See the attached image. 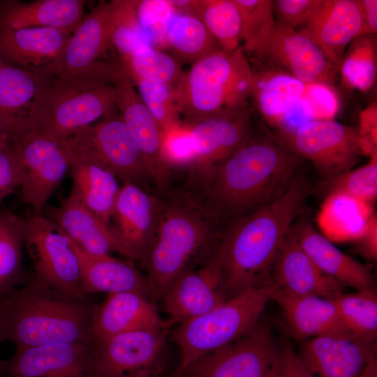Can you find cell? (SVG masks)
<instances>
[{"label":"cell","instance_id":"cell-13","mask_svg":"<svg viewBox=\"0 0 377 377\" xmlns=\"http://www.w3.org/2000/svg\"><path fill=\"white\" fill-rule=\"evenodd\" d=\"M314 377H377L375 342L352 335L306 341L298 353Z\"/></svg>","mask_w":377,"mask_h":377},{"label":"cell","instance_id":"cell-23","mask_svg":"<svg viewBox=\"0 0 377 377\" xmlns=\"http://www.w3.org/2000/svg\"><path fill=\"white\" fill-rule=\"evenodd\" d=\"M264 286L290 295H316L331 300L344 289L315 265L290 231L276 256L269 281Z\"/></svg>","mask_w":377,"mask_h":377},{"label":"cell","instance_id":"cell-29","mask_svg":"<svg viewBox=\"0 0 377 377\" xmlns=\"http://www.w3.org/2000/svg\"><path fill=\"white\" fill-rule=\"evenodd\" d=\"M59 140L68 156L73 180L71 192L92 213L110 224L121 187L118 178L96 159L69 148L61 139Z\"/></svg>","mask_w":377,"mask_h":377},{"label":"cell","instance_id":"cell-48","mask_svg":"<svg viewBox=\"0 0 377 377\" xmlns=\"http://www.w3.org/2000/svg\"><path fill=\"white\" fill-rule=\"evenodd\" d=\"M20 175L17 160L6 134L0 135V202L20 186Z\"/></svg>","mask_w":377,"mask_h":377},{"label":"cell","instance_id":"cell-33","mask_svg":"<svg viewBox=\"0 0 377 377\" xmlns=\"http://www.w3.org/2000/svg\"><path fill=\"white\" fill-rule=\"evenodd\" d=\"M309 84L287 73L255 74L251 94L258 110L271 124L282 125L290 110L304 96Z\"/></svg>","mask_w":377,"mask_h":377},{"label":"cell","instance_id":"cell-52","mask_svg":"<svg viewBox=\"0 0 377 377\" xmlns=\"http://www.w3.org/2000/svg\"><path fill=\"white\" fill-rule=\"evenodd\" d=\"M357 251L364 258L376 261L377 258V216L375 212L362 235L354 242Z\"/></svg>","mask_w":377,"mask_h":377},{"label":"cell","instance_id":"cell-42","mask_svg":"<svg viewBox=\"0 0 377 377\" xmlns=\"http://www.w3.org/2000/svg\"><path fill=\"white\" fill-rule=\"evenodd\" d=\"M242 20L244 50L256 56L270 36L276 20L272 0H234Z\"/></svg>","mask_w":377,"mask_h":377},{"label":"cell","instance_id":"cell-55","mask_svg":"<svg viewBox=\"0 0 377 377\" xmlns=\"http://www.w3.org/2000/svg\"><path fill=\"white\" fill-rule=\"evenodd\" d=\"M3 128H2V126L0 123V135L3 133Z\"/></svg>","mask_w":377,"mask_h":377},{"label":"cell","instance_id":"cell-7","mask_svg":"<svg viewBox=\"0 0 377 377\" xmlns=\"http://www.w3.org/2000/svg\"><path fill=\"white\" fill-rule=\"evenodd\" d=\"M269 300L263 287L250 288L204 314L179 323L172 333L181 354L172 377H179L199 358L251 332L258 325Z\"/></svg>","mask_w":377,"mask_h":377},{"label":"cell","instance_id":"cell-4","mask_svg":"<svg viewBox=\"0 0 377 377\" xmlns=\"http://www.w3.org/2000/svg\"><path fill=\"white\" fill-rule=\"evenodd\" d=\"M120 67L98 61L82 73L63 80L42 77L20 127L63 139L104 117L116 108L114 82ZM14 132V133H15Z\"/></svg>","mask_w":377,"mask_h":377},{"label":"cell","instance_id":"cell-56","mask_svg":"<svg viewBox=\"0 0 377 377\" xmlns=\"http://www.w3.org/2000/svg\"><path fill=\"white\" fill-rule=\"evenodd\" d=\"M269 377V376H268Z\"/></svg>","mask_w":377,"mask_h":377},{"label":"cell","instance_id":"cell-37","mask_svg":"<svg viewBox=\"0 0 377 377\" xmlns=\"http://www.w3.org/2000/svg\"><path fill=\"white\" fill-rule=\"evenodd\" d=\"M348 333L375 342L377 337V295L374 288L341 293L332 300Z\"/></svg>","mask_w":377,"mask_h":377},{"label":"cell","instance_id":"cell-8","mask_svg":"<svg viewBox=\"0 0 377 377\" xmlns=\"http://www.w3.org/2000/svg\"><path fill=\"white\" fill-rule=\"evenodd\" d=\"M6 135L20 170V200L40 214L69 170L66 151L60 140L33 131Z\"/></svg>","mask_w":377,"mask_h":377},{"label":"cell","instance_id":"cell-45","mask_svg":"<svg viewBox=\"0 0 377 377\" xmlns=\"http://www.w3.org/2000/svg\"><path fill=\"white\" fill-rule=\"evenodd\" d=\"M163 156L170 170L189 167L193 158V146L187 126L181 124L163 133Z\"/></svg>","mask_w":377,"mask_h":377},{"label":"cell","instance_id":"cell-32","mask_svg":"<svg viewBox=\"0 0 377 377\" xmlns=\"http://www.w3.org/2000/svg\"><path fill=\"white\" fill-rule=\"evenodd\" d=\"M375 213L374 204L348 195L325 197L317 216L320 232L332 242H355Z\"/></svg>","mask_w":377,"mask_h":377},{"label":"cell","instance_id":"cell-40","mask_svg":"<svg viewBox=\"0 0 377 377\" xmlns=\"http://www.w3.org/2000/svg\"><path fill=\"white\" fill-rule=\"evenodd\" d=\"M376 47L375 35L359 36L349 45L339 68L348 87L363 92L373 87L377 72Z\"/></svg>","mask_w":377,"mask_h":377},{"label":"cell","instance_id":"cell-47","mask_svg":"<svg viewBox=\"0 0 377 377\" xmlns=\"http://www.w3.org/2000/svg\"><path fill=\"white\" fill-rule=\"evenodd\" d=\"M137 12L140 25L149 38L151 30L152 35L158 31L165 37L166 23L175 13L169 0L139 1Z\"/></svg>","mask_w":377,"mask_h":377},{"label":"cell","instance_id":"cell-21","mask_svg":"<svg viewBox=\"0 0 377 377\" xmlns=\"http://www.w3.org/2000/svg\"><path fill=\"white\" fill-rule=\"evenodd\" d=\"M112 5L110 2L101 1L83 17L45 77L63 80L89 69L112 45Z\"/></svg>","mask_w":377,"mask_h":377},{"label":"cell","instance_id":"cell-16","mask_svg":"<svg viewBox=\"0 0 377 377\" xmlns=\"http://www.w3.org/2000/svg\"><path fill=\"white\" fill-rule=\"evenodd\" d=\"M93 343L55 342L16 349L0 360L2 377H87Z\"/></svg>","mask_w":377,"mask_h":377},{"label":"cell","instance_id":"cell-43","mask_svg":"<svg viewBox=\"0 0 377 377\" xmlns=\"http://www.w3.org/2000/svg\"><path fill=\"white\" fill-rule=\"evenodd\" d=\"M138 2L132 0L110 2L112 8L111 44L117 50L121 57L130 55L142 45H151L149 36L139 23L137 12Z\"/></svg>","mask_w":377,"mask_h":377},{"label":"cell","instance_id":"cell-2","mask_svg":"<svg viewBox=\"0 0 377 377\" xmlns=\"http://www.w3.org/2000/svg\"><path fill=\"white\" fill-rule=\"evenodd\" d=\"M311 187L297 175L281 198L221 232L216 253L228 298L263 287L269 281L279 249L302 213Z\"/></svg>","mask_w":377,"mask_h":377},{"label":"cell","instance_id":"cell-39","mask_svg":"<svg viewBox=\"0 0 377 377\" xmlns=\"http://www.w3.org/2000/svg\"><path fill=\"white\" fill-rule=\"evenodd\" d=\"M198 17L221 50L232 52L239 47L242 20L234 0H199Z\"/></svg>","mask_w":377,"mask_h":377},{"label":"cell","instance_id":"cell-53","mask_svg":"<svg viewBox=\"0 0 377 377\" xmlns=\"http://www.w3.org/2000/svg\"><path fill=\"white\" fill-rule=\"evenodd\" d=\"M364 25L365 35H375L377 32V1L358 0Z\"/></svg>","mask_w":377,"mask_h":377},{"label":"cell","instance_id":"cell-11","mask_svg":"<svg viewBox=\"0 0 377 377\" xmlns=\"http://www.w3.org/2000/svg\"><path fill=\"white\" fill-rule=\"evenodd\" d=\"M61 140L69 148L96 159L124 182L140 186L151 178L138 147L114 110L97 124Z\"/></svg>","mask_w":377,"mask_h":377},{"label":"cell","instance_id":"cell-1","mask_svg":"<svg viewBox=\"0 0 377 377\" xmlns=\"http://www.w3.org/2000/svg\"><path fill=\"white\" fill-rule=\"evenodd\" d=\"M302 161L278 140L251 134L220 164L191 179L185 196L222 232L281 198Z\"/></svg>","mask_w":377,"mask_h":377},{"label":"cell","instance_id":"cell-6","mask_svg":"<svg viewBox=\"0 0 377 377\" xmlns=\"http://www.w3.org/2000/svg\"><path fill=\"white\" fill-rule=\"evenodd\" d=\"M255 74L243 49L217 48L194 61L175 87L182 122L191 125L246 106Z\"/></svg>","mask_w":377,"mask_h":377},{"label":"cell","instance_id":"cell-54","mask_svg":"<svg viewBox=\"0 0 377 377\" xmlns=\"http://www.w3.org/2000/svg\"><path fill=\"white\" fill-rule=\"evenodd\" d=\"M158 367L146 368L133 372H128L114 377H154L157 374Z\"/></svg>","mask_w":377,"mask_h":377},{"label":"cell","instance_id":"cell-15","mask_svg":"<svg viewBox=\"0 0 377 377\" xmlns=\"http://www.w3.org/2000/svg\"><path fill=\"white\" fill-rule=\"evenodd\" d=\"M251 123L246 106L186 125L193 146L190 180L220 164L243 145L251 134Z\"/></svg>","mask_w":377,"mask_h":377},{"label":"cell","instance_id":"cell-31","mask_svg":"<svg viewBox=\"0 0 377 377\" xmlns=\"http://www.w3.org/2000/svg\"><path fill=\"white\" fill-rule=\"evenodd\" d=\"M85 1L8 2L0 11V30L49 27L73 34L83 19Z\"/></svg>","mask_w":377,"mask_h":377},{"label":"cell","instance_id":"cell-50","mask_svg":"<svg viewBox=\"0 0 377 377\" xmlns=\"http://www.w3.org/2000/svg\"><path fill=\"white\" fill-rule=\"evenodd\" d=\"M309 106L312 119H329L337 109V98L329 85L309 84L304 96Z\"/></svg>","mask_w":377,"mask_h":377},{"label":"cell","instance_id":"cell-14","mask_svg":"<svg viewBox=\"0 0 377 377\" xmlns=\"http://www.w3.org/2000/svg\"><path fill=\"white\" fill-rule=\"evenodd\" d=\"M166 329L134 330L94 340L87 377H114L158 367Z\"/></svg>","mask_w":377,"mask_h":377},{"label":"cell","instance_id":"cell-28","mask_svg":"<svg viewBox=\"0 0 377 377\" xmlns=\"http://www.w3.org/2000/svg\"><path fill=\"white\" fill-rule=\"evenodd\" d=\"M148 297L133 292L108 294L91 321L94 340L130 331L167 327Z\"/></svg>","mask_w":377,"mask_h":377},{"label":"cell","instance_id":"cell-17","mask_svg":"<svg viewBox=\"0 0 377 377\" xmlns=\"http://www.w3.org/2000/svg\"><path fill=\"white\" fill-rule=\"evenodd\" d=\"M161 298L171 318L170 324L204 314L228 299L216 249L200 268L180 275Z\"/></svg>","mask_w":377,"mask_h":377},{"label":"cell","instance_id":"cell-41","mask_svg":"<svg viewBox=\"0 0 377 377\" xmlns=\"http://www.w3.org/2000/svg\"><path fill=\"white\" fill-rule=\"evenodd\" d=\"M310 193L323 197L341 193L374 204L377 197V154L359 168L323 179L311 187Z\"/></svg>","mask_w":377,"mask_h":377},{"label":"cell","instance_id":"cell-34","mask_svg":"<svg viewBox=\"0 0 377 377\" xmlns=\"http://www.w3.org/2000/svg\"><path fill=\"white\" fill-rule=\"evenodd\" d=\"M42 75L19 67L0 66V123L3 132L20 126L30 107Z\"/></svg>","mask_w":377,"mask_h":377},{"label":"cell","instance_id":"cell-51","mask_svg":"<svg viewBox=\"0 0 377 377\" xmlns=\"http://www.w3.org/2000/svg\"><path fill=\"white\" fill-rule=\"evenodd\" d=\"M357 144L362 155L377 154V106L376 103L362 111L357 129Z\"/></svg>","mask_w":377,"mask_h":377},{"label":"cell","instance_id":"cell-5","mask_svg":"<svg viewBox=\"0 0 377 377\" xmlns=\"http://www.w3.org/2000/svg\"><path fill=\"white\" fill-rule=\"evenodd\" d=\"M221 234L186 197L160 200L156 234L141 260L152 294L161 298L199 256L213 254Z\"/></svg>","mask_w":377,"mask_h":377},{"label":"cell","instance_id":"cell-24","mask_svg":"<svg viewBox=\"0 0 377 377\" xmlns=\"http://www.w3.org/2000/svg\"><path fill=\"white\" fill-rule=\"evenodd\" d=\"M42 214L54 221L82 250L92 255L126 253L110 223L87 209L71 192L59 207L45 208Z\"/></svg>","mask_w":377,"mask_h":377},{"label":"cell","instance_id":"cell-46","mask_svg":"<svg viewBox=\"0 0 377 377\" xmlns=\"http://www.w3.org/2000/svg\"><path fill=\"white\" fill-rule=\"evenodd\" d=\"M321 0H276L272 1L276 21L296 29L313 16Z\"/></svg>","mask_w":377,"mask_h":377},{"label":"cell","instance_id":"cell-38","mask_svg":"<svg viewBox=\"0 0 377 377\" xmlns=\"http://www.w3.org/2000/svg\"><path fill=\"white\" fill-rule=\"evenodd\" d=\"M121 59L120 67L131 81L142 80L175 87L184 73L175 59L149 45Z\"/></svg>","mask_w":377,"mask_h":377},{"label":"cell","instance_id":"cell-44","mask_svg":"<svg viewBox=\"0 0 377 377\" xmlns=\"http://www.w3.org/2000/svg\"><path fill=\"white\" fill-rule=\"evenodd\" d=\"M138 94L163 133L182 124L177 110L175 87L161 83L135 80Z\"/></svg>","mask_w":377,"mask_h":377},{"label":"cell","instance_id":"cell-25","mask_svg":"<svg viewBox=\"0 0 377 377\" xmlns=\"http://www.w3.org/2000/svg\"><path fill=\"white\" fill-rule=\"evenodd\" d=\"M290 232L315 265L343 288H374L369 267L343 253L308 221H295Z\"/></svg>","mask_w":377,"mask_h":377},{"label":"cell","instance_id":"cell-10","mask_svg":"<svg viewBox=\"0 0 377 377\" xmlns=\"http://www.w3.org/2000/svg\"><path fill=\"white\" fill-rule=\"evenodd\" d=\"M278 141L309 161L323 179L353 168L362 155L357 129L332 119H311L283 130Z\"/></svg>","mask_w":377,"mask_h":377},{"label":"cell","instance_id":"cell-26","mask_svg":"<svg viewBox=\"0 0 377 377\" xmlns=\"http://www.w3.org/2000/svg\"><path fill=\"white\" fill-rule=\"evenodd\" d=\"M263 288L269 300L280 306L294 338L308 341L325 336L350 335L343 327L331 300L316 295L293 296Z\"/></svg>","mask_w":377,"mask_h":377},{"label":"cell","instance_id":"cell-49","mask_svg":"<svg viewBox=\"0 0 377 377\" xmlns=\"http://www.w3.org/2000/svg\"><path fill=\"white\" fill-rule=\"evenodd\" d=\"M269 377H314L288 343L278 347Z\"/></svg>","mask_w":377,"mask_h":377},{"label":"cell","instance_id":"cell-20","mask_svg":"<svg viewBox=\"0 0 377 377\" xmlns=\"http://www.w3.org/2000/svg\"><path fill=\"white\" fill-rule=\"evenodd\" d=\"M160 200L140 186L124 182L113 209L110 225L126 256L141 262L156 234Z\"/></svg>","mask_w":377,"mask_h":377},{"label":"cell","instance_id":"cell-36","mask_svg":"<svg viewBox=\"0 0 377 377\" xmlns=\"http://www.w3.org/2000/svg\"><path fill=\"white\" fill-rule=\"evenodd\" d=\"M164 38L178 57L192 63L220 48L202 21L190 15L174 13L166 23Z\"/></svg>","mask_w":377,"mask_h":377},{"label":"cell","instance_id":"cell-19","mask_svg":"<svg viewBox=\"0 0 377 377\" xmlns=\"http://www.w3.org/2000/svg\"><path fill=\"white\" fill-rule=\"evenodd\" d=\"M256 56L275 62L287 73L306 84L329 85L337 70L311 39L276 21L270 36Z\"/></svg>","mask_w":377,"mask_h":377},{"label":"cell","instance_id":"cell-3","mask_svg":"<svg viewBox=\"0 0 377 377\" xmlns=\"http://www.w3.org/2000/svg\"><path fill=\"white\" fill-rule=\"evenodd\" d=\"M96 305L33 279L0 302V343L15 348L55 342L92 343Z\"/></svg>","mask_w":377,"mask_h":377},{"label":"cell","instance_id":"cell-27","mask_svg":"<svg viewBox=\"0 0 377 377\" xmlns=\"http://www.w3.org/2000/svg\"><path fill=\"white\" fill-rule=\"evenodd\" d=\"M71 34L49 27L1 29L0 55L19 68L45 76Z\"/></svg>","mask_w":377,"mask_h":377},{"label":"cell","instance_id":"cell-12","mask_svg":"<svg viewBox=\"0 0 377 377\" xmlns=\"http://www.w3.org/2000/svg\"><path fill=\"white\" fill-rule=\"evenodd\" d=\"M277 349L268 329L258 324L197 360L179 377H268Z\"/></svg>","mask_w":377,"mask_h":377},{"label":"cell","instance_id":"cell-30","mask_svg":"<svg viewBox=\"0 0 377 377\" xmlns=\"http://www.w3.org/2000/svg\"><path fill=\"white\" fill-rule=\"evenodd\" d=\"M70 240L79 260L81 286L86 295L97 293L133 292L147 297L149 294H152L147 277L131 260H121L111 255L89 254Z\"/></svg>","mask_w":377,"mask_h":377},{"label":"cell","instance_id":"cell-35","mask_svg":"<svg viewBox=\"0 0 377 377\" xmlns=\"http://www.w3.org/2000/svg\"><path fill=\"white\" fill-rule=\"evenodd\" d=\"M23 225L24 219L0 209V302L29 280L22 263Z\"/></svg>","mask_w":377,"mask_h":377},{"label":"cell","instance_id":"cell-9","mask_svg":"<svg viewBox=\"0 0 377 377\" xmlns=\"http://www.w3.org/2000/svg\"><path fill=\"white\" fill-rule=\"evenodd\" d=\"M23 244L34 265V279L73 297H87L71 240L54 221L42 214L24 219Z\"/></svg>","mask_w":377,"mask_h":377},{"label":"cell","instance_id":"cell-22","mask_svg":"<svg viewBox=\"0 0 377 377\" xmlns=\"http://www.w3.org/2000/svg\"><path fill=\"white\" fill-rule=\"evenodd\" d=\"M300 31L311 39L338 69L346 47L365 35L358 0H321Z\"/></svg>","mask_w":377,"mask_h":377},{"label":"cell","instance_id":"cell-18","mask_svg":"<svg viewBox=\"0 0 377 377\" xmlns=\"http://www.w3.org/2000/svg\"><path fill=\"white\" fill-rule=\"evenodd\" d=\"M114 85L116 108L141 152L151 179L165 193L171 170L163 156V132L124 72Z\"/></svg>","mask_w":377,"mask_h":377}]
</instances>
